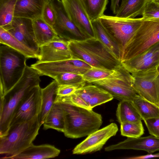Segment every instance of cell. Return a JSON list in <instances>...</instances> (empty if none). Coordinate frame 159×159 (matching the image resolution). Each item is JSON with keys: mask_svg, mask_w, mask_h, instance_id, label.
I'll use <instances>...</instances> for the list:
<instances>
[{"mask_svg": "<svg viewBox=\"0 0 159 159\" xmlns=\"http://www.w3.org/2000/svg\"><path fill=\"white\" fill-rule=\"evenodd\" d=\"M99 88V87L95 85L87 83L77 89L74 93L81 98L89 105L90 99Z\"/></svg>", "mask_w": 159, "mask_h": 159, "instance_id": "e575fe53", "label": "cell"}, {"mask_svg": "<svg viewBox=\"0 0 159 159\" xmlns=\"http://www.w3.org/2000/svg\"><path fill=\"white\" fill-rule=\"evenodd\" d=\"M91 21L104 15L108 0H80Z\"/></svg>", "mask_w": 159, "mask_h": 159, "instance_id": "f546056e", "label": "cell"}, {"mask_svg": "<svg viewBox=\"0 0 159 159\" xmlns=\"http://www.w3.org/2000/svg\"><path fill=\"white\" fill-rule=\"evenodd\" d=\"M17 0H0V27L5 30L10 26L14 17Z\"/></svg>", "mask_w": 159, "mask_h": 159, "instance_id": "4dcf8cb0", "label": "cell"}, {"mask_svg": "<svg viewBox=\"0 0 159 159\" xmlns=\"http://www.w3.org/2000/svg\"><path fill=\"white\" fill-rule=\"evenodd\" d=\"M70 20L88 39L95 38L91 22L80 0H61Z\"/></svg>", "mask_w": 159, "mask_h": 159, "instance_id": "5bb4252c", "label": "cell"}, {"mask_svg": "<svg viewBox=\"0 0 159 159\" xmlns=\"http://www.w3.org/2000/svg\"><path fill=\"white\" fill-rule=\"evenodd\" d=\"M60 150L49 144L34 145L33 144L18 154L7 157L11 159H42L58 156Z\"/></svg>", "mask_w": 159, "mask_h": 159, "instance_id": "ac0fdd59", "label": "cell"}, {"mask_svg": "<svg viewBox=\"0 0 159 159\" xmlns=\"http://www.w3.org/2000/svg\"><path fill=\"white\" fill-rule=\"evenodd\" d=\"M56 102L67 103L87 109H91L81 98L74 93L68 96H57L55 101Z\"/></svg>", "mask_w": 159, "mask_h": 159, "instance_id": "d590c367", "label": "cell"}, {"mask_svg": "<svg viewBox=\"0 0 159 159\" xmlns=\"http://www.w3.org/2000/svg\"><path fill=\"white\" fill-rule=\"evenodd\" d=\"M95 37L99 40L119 61H121V55L120 49L99 19L91 21Z\"/></svg>", "mask_w": 159, "mask_h": 159, "instance_id": "44dd1931", "label": "cell"}, {"mask_svg": "<svg viewBox=\"0 0 159 159\" xmlns=\"http://www.w3.org/2000/svg\"><path fill=\"white\" fill-rule=\"evenodd\" d=\"M132 86L144 99L159 106V72L157 68L131 73Z\"/></svg>", "mask_w": 159, "mask_h": 159, "instance_id": "ba28073f", "label": "cell"}, {"mask_svg": "<svg viewBox=\"0 0 159 159\" xmlns=\"http://www.w3.org/2000/svg\"><path fill=\"white\" fill-rule=\"evenodd\" d=\"M113 98L109 93L100 87L90 99L89 106L90 108L92 109L95 107L108 102Z\"/></svg>", "mask_w": 159, "mask_h": 159, "instance_id": "836d02e7", "label": "cell"}, {"mask_svg": "<svg viewBox=\"0 0 159 159\" xmlns=\"http://www.w3.org/2000/svg\"><path fill=\"white\" fill-rule=\"evenodd\" d=\"M154 1L159 3V0H154Z\"/></svg>", "mask_w": 159, "mask_h": 159, "instance_id": "7bdbcfd3", "label": "cell"}, {"mask_svg": "<svg viewBox=\"0 0 159 159\" xmlns=\"http://www.w3.org/2000/svg\"><path fill=\"white\" fill-rule=\"evenodd\" d=\"M159 42V18L144 20L126 44L121 62L134 58Z\"/></svg>", "mask_w": 159, "mask_h": 159, "instance_id": "8992f818", "label": "cell"}, {"mask_svg": "<svg viewBox=\"0 0 159 159\" xmlns=\"http://www.w3.org/2000/svg\"><path fill=\"white\" fill-rule=\"evenodd\" d=\"M0 43L21 53L27 58L39 59V55L17 40L7 30L0 27Z\"/></svg>", "mask_w": 159, "mask_h": 159, "instance_id": "cb8c5ba5", "label": "cell"}, {"mask_svg": "<svg viewBox=\"0 0 159 159\" xmlns=\"http://www.w3.org/2000/svg\"><path fill=\"white\" fill-rule=\"evenodd\" d=\"M69 41L58 36L40 48L38 63L60 61L72 58L69 48Z\"/></svg>", "mask_w": 159, "mask_h": 159, "instance_id": "2e32d148", "label": "cell"}, {"mask_svg": "<svg viewBox=\"0 0 159 159\" xmlns=\"http://www.w3.org/2000/svg\"><path fill=\"white\" fill-rule=\"evenodd\" d=\"M118 130L117 125L112 123L98 129L78 144L72 150L74 154H84L100 151L108 140L115 136Z\"/></svg>", "mask_w": 159, "mask_h": 159, "instance_id": "4fadbf2b", "label": "cell"}, {"mask_svg": "<svg viewBox=\"0 0 159 159\" xmlns=\"http://www.w3.org/2000/svg\"><path fill=\"white\" fill-rule=\"evenodd\" d=\"M50 0L56 13L57 19L52 28L57 35L68 41L87 39L70 20L61 0Z\"/></svg>", "mask_w": 159, "mask_h": 159, "instance_id": "7c38bea8", "label": "cell"}, {"mask_svg": "<svg viewBox=\"0 0 159 159\" xmlns=\"http://www.w3.org/2000/svg\"><path fill=\"white\" fill-rule=\"evenodd\" d=\"M149 0H121L115 16L125 18H134L141 15Z\"/></svg>", "mask_w": 159, "mask_h": 159, "instance_id": "7402d4cb", "label": "cell"}, {"mask_svg": "<svg viewBox=\"0 0 159 159\" xmlns=\"http://www.w3.org/2000/svg\"><path fill=\"white\" fill-rule=\"evenodd\" d=\"M58 84L54 80L45 88L41 89L42 105L38 115L39 121L41 126L55 102L57 97Z\"/></svg>", "mask_w": 159, "mask_h": 159, "instance_id": "ffe728a7", "label": "cell"}, {"mask_svg": "<svg viewBox=\"0 0 159 159\" xmlns=\"http://www.w3.org/2000/svg\"><path fill=\"white\" fill-rule=\"evenodd\" d=\"M31 66L41 76L45 75L53 79L62 73H71L83 75L92 67L81 60L72 58L52 62L36 63Z\"/></svg>", "mask_w": 159, "mask_h": 159, "instance_id": "30bf717a", "label": "cell"}, {"mask_svg": "<svg viewBox=\"0 0 159 159\" xmlns=\"http://www.w3.org/2000/svg\"><path fill=\"white\" fill-rule=\"evenodd\" d=\"M132 102L143 121L151 118H159V106L144 99L138 94Z\"/></svg>", "mask_w": 159, "mask_h": 159, "instance_id": "83f0119b", "label": "cell"}, {"mask_svg": "<svg viewBox=\"0 0 159 159\" xmlns=\"http://www.w3.org/2000/svg\"><path fill=\"white\" fill-rule=\"evenodd\" d=\"M144 121L149 134L159 138V118H151Z\"/></svg>", "mask_w": 159, "mask_h": 159, "instance_id": "ab89813d", "label": "cell"}, {"mask_svg": "<svg viewBox=\"0 0 159 159\" xmlns=\"http://www.w3.org/2000/svg\"><path fill=\"white\" fill-rule=\"evenodd\" d=\"M159 65V52L137 67L132 73L154 68H157Z\"/></svg>", "mask_w": 159, "mask_h": 159, "instance_id": "f35d334b", "label": "cell"}, {"mask_svg": "<svg viewBox=\"0 0 159 159\" xmlns=\"http://www.w3.org/2000/svg\"><path fill=\"white\" fill-rule=\"evenodd\" d=\"M27 57L5 45L0 47V96H4L22 77Z\"/></svg>", "mask_w": 159, "mask_h": 159, "instance_id": "5b68a950", "label": "cell"}, {"mask_svg": "<svg viewBox=\"0 0 159 159\" xmlns=\"http://www.w3.org/2000/svg\"><path fill=\"white\" fill-rule=\"evenodd\" d=\"M53 79L59 85L66 84L74 86L78 89L84 85L87 82L82 75L71 73H62L58 74Z\"/></svg>", "mask_w": 159, "mask_h": 159, "instance_id": "1f68e13d", "label": "cell"}, {"mask_svg": "<svg viewBox=\"0 0 159 159\" xmlns=\"http://www.w3.org/2000/svg\"><path fill=\"white\" fill-rule=\"evenodd\" d=\"M6 30L17 40L39 55L40 47L34 34L32 20L14 17L10 26Z\"/></svg>", "mask_w": 159, "mask_h": 159, "instance_id": "9a60e30c", "label": "cell"}, {"mask_svg": "<svg viewBox=\"0 0 159 159\" xmlns=\"http://www.w3.org/2000/svg\"><path fill=\"white\" fill-rule=\"evenodd\" d=\"M121 134L129 138L141 137L144 130L141 121L138 122H124L120 123Z\"/></svg>", "mask_w": 159, "mask_h": 159, "instance_id": "d6a6232c", "label": "cell"}, {"mask_svg": "<svg viewBox=\"0 0 159 159\" xmlns=\"http://www.w3.org/2000/svg\"><path fill=\"white\" fill-rule=\"evenodd\" d=\"M41 17L47 23L53 27L56 21L57 15L50 0H48L45 3Z\"/></svg>", "mask_w": 159, "mask_h": 159, "instance_id": "8d00e7d4", "label": "cell"}, {"mask_svg": "<svg viewBox=\"0 0 159 159\" xmlns=\"http://www.w3.org/2000/svg\"><path fill=\"white\" fill-rule=\"evenodd\" d=\"M43 125L44 129H52L63 132L65 127L64 114L60 103L55 102Z\"/></svg>", "mask_w": 159, "mask_h": 159, "instance_id": "d4e9b609", "label": "cell"}, {"mask_svg": "<svg viewBox=\"0 0 159 159\" xmlns=\"http://www.w3.org/2000/svg\"><path fill=\"white\" fill-rule=\"evenodd\" d=\"M127 71L121 64L114 70L92 67L82 75L87 82L90 83L99 80L117 77Z\"/></svg>", "mask_w": 159, "mask_h": 159, "instance_id": "484cf974", "label": "cell"}, {"mask_svg": "<svg viewBox=\"0 0 159 159\" xmlns=\"http://www.w3.org/2000/svg\"><path fill=\"white\" fill-rule=\"evenodd\" d=\"M157 157H159V152L154 154L149 153V154L146 155L133 157L130 158L133 159H145Z\"/></svg>", "mask_w": 159, "mask_h": 159, "instance_id": "b9f144b4", "label": "cell"}, {"mask_svg": "<svg viewBox=\"0 0 159 159\" xmlns=\"http://www.w3.org/2000/svg\"><path fill=\"white\" fill-rule=\"evenodd\" d=\"M116 116L120 124L124 122H138L142 120L132 101H120L118 104Z\"/></svg>", "mask_w": 159, "mask_h": 159, "instance_id": "4316f807", "label": "cell"}, {"mask_svg": "<svg viewBox=\"0 0 159 159\" xmlns=\"http://www.w3.org/2000/svg\"><path fill=\"white\" fill-rule=\"evenodd\" d=\"M157 70H158V71L159 72V65L158 66V68H157Z\"/></svg>", "mask_w": 159, "mask_h": 159, "instance_id": "ee69618b", "label": "cell"}, {"mask_svg": "<svg viewBox=\"0 0 159 159\" xmlns=\"http://www.w3.org/2000/svg\"><path fill=\"white\" fill-rule=\"evenodd\" d=\"M39 73L26 65L20 79L4 96H0V137L6 135L19 104L24 98L41 81Z\"/></svg>", "mask_w": 159, "mask_h": 159, "instance_id": "6da1fadb", "label": "cell"}, {"mask_svg": "<svg viewBox=\"0 0 159 159\" xmlns=\"http://www.w3.org/2000/svg\"><path fill=\"white\" fill-rule=\"evenodd\" d=\"M40 126L38 115L10 126L7 134L0 137V154L5 155L2 158L16 155L33 144Z\"/></svg>", "mask_w": 159, "mask_h": 159, "instance_id": "277c9868", "label": "cell"}, {"mask_svg": "<svg viewBox=\"0 0 159 159\" xmlns=\"http://www.w3.org/2000/svg\"><path fill=\"white\" fill-rule=\"evenodd\" d=\"M59 103L64 111L65 127L63 133L66 137L76 139L88 136L98 129L102 125L101 115L92 109Z\"/></svg>", "mask_w": 159, "mask_h": 159, "instance_id": "3957f363", "label": "cell"}, {"mask_svg": "<svg viewBox=\"0 0 159 159\" xmlns=\"http://www.w3.org/2000/svg\"><path fill=\"white\" fill-rule=\"evenodd\" d=\"M48 0H17L14 17L32 20L41 17L44 6Z\"/></svg>", "mask_w": 159, "mask_h": 159, "instance_id": "d6986e66", "label": "cell"}, {"mask_svg": "<svg viewBox=\"0 0 159 159\" xmlns=\"http://www.w3.org/2000/svg\"><path fill=\"white\" fill-rule=\"evenodd\" d=\"M132 77L128 71L117 77L92 82L120 101H132L138 94L132 86Z\"/></svg>", "mask_w": 159, "mask_h": 159, "instance_id": "9c48e42d", "label": "cell"}, {"mask_svg": "<svg viewBox=\"0 0 159 159\" xmlns=\"http://www.w3.org/2000/svg\"></svg>", "mask_w": 159, "mask_h": 159, "instance_id": "f6af8a7d", "label": "cell"}, {"mask_svg": "<svg viewBox=\"0 0 159 159\" xmlns=\"http://www.w3.org/2000/svg\"><path fill=\"white\" fill-rule=\"evenodd\" d=\"M69 48L72 58L82 60L92 67L114 70L121 64L96 38L69 41Z\"/></svg>", "mask_w": 159, "mask_h": 159, "instance_id": "7a4b0ae2", "label": "cell"}, {"mask_svg": "<svg viewBox=\"0 0 159 159\" xmlns=\"http://www.w3.org/2000/svg\"><path fill=\"white\" fill-rule=\"evenodd\" d=\"M159 52V42L139 55L129 60L121 61L123 66L130 73L138 66Z\"/></svg>", "mask_w": 159, "mask_h": 159, "instance_id": "f1b7e54d", "label": "cell"}, {"mask_svg": "<svg viewBox=\"0 0 159 159\" xmlns=\"http://www.w3.org/2000/svg\"><path fill=\"white\" fill-rule=\"evenodd\" d=\"M99 19L119 47L122 58L126 44L142 25L143 18H125L104 15Z\"/></svg>", "mask_w": 159, "mask_h": 159, "instance_id": "52a82bcc", "label": "cell"}, {"mask_svg": "<svg viewBox=\"0 0 159 159\" xmlns=\"http://www.w3.org/2000/svg\"><path fill=\"white\" fill-rule=\"evenodd\" d=\"M118 149L143 150L148 153L159 151V138L152 135L144 137L129 138L116 144L105 148L106 151Z\"/></svg>", "mask_w": 159, "mask_h": 159, "instance_id": "e0dca14e", "label": "cell"}, {"mask_svg": "<svg viewBox=\"0 0 159 159\" xmlns=\"http://www.w3.org/2000/svg\"><path fill=\"white\" fill-rule=\"evenodd\" d=\"M78 88L73 85L66 84L59 85L57 90V96H64L74 93Z\"/></svg>", "mask_w": 159, "mask_h": 159, "instance_id": "60d3db41", "label": "cell"}, {"mask_svg": "<svg viewBox=\"0 0 159 159\" xmlns=\"http://www.w3.org/2000/svg\"><path fill=\"white\" fill-rule=\"evenodd\" d=\"M142 15L144 20L159 18V3L154 0H149Z\"/></svg>", "mask_w": 159, "mask_h": 159, "instance_id": "74e56055", "label": "cell"}, {"mask_svg": "<svg viewBox=\"0 0 159 159\" xmlns=\"http://www.w3.org/2000/svg\"><path fill=\"white\" fill-rule=\"evenodd\" d=\"M32 23L35 37L40 48L58 36L53 28L42 17L32 20Z\"/></svg>", "mask_w": 159, "mask_h": 159, "instance_id": "603a6c76", "label": "cell"}, {"mask_svg": "<svg viewBox=\"0 0 159 159\" xmlns=\"http://www.w3.org/2000/svg\"><path fill=\"white\" fill-rule=\"evenodd\" d=\"M41 89L39 85L35 86L20 102L12 117L10 127L30 120L39 115L42 105Z\"/></svg>", "mask_w": 159, "mask_h": 159, "instance_id": "8fae6325", "label": "cell"}]
</instances>
